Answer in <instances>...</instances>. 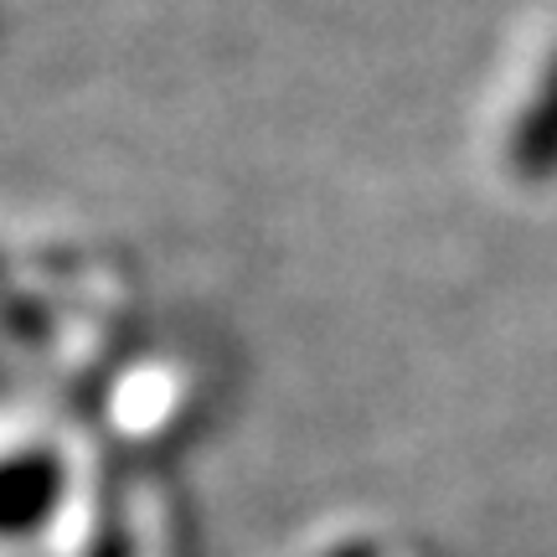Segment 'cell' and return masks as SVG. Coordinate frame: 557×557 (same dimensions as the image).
I'll list each match as a JSON object with an SVG mask.
<instances>
[{
    "label": "cell",
    "mask_w": 557,
    "mask_h": 557,
    "mask_svg": "<svg viewBox=\"0 0 557 557\" xmlns=\"http://www.w3.org/2000/svg\"><path fill=\"white\" fill-rule=\"evenodd\" d=\"M58 500V465L52 459H11L0 465V537L37 527Z\"/></svg>",
    "instance_id": "cell-1"
}]
</instances>
